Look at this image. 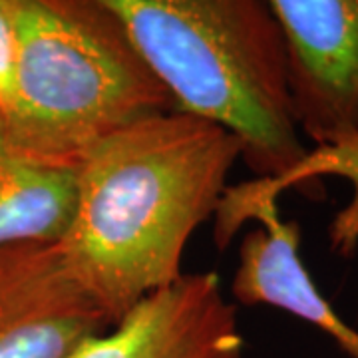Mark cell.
<instances>
[{
    "label": "cell",
    "mask_w": 358,
    "mask_h": 358,
    "mask_svg": "<svg viewBox=\"0 0 358 358\" xmlns=\"http://www.w3.org/2000/svg\"><path fill=\"white\" fill-rule=\"evenodd\" d=\"M217 217L219 249H225L243 221H259L239 247V267L231 281L233 299L245 307L281 308L327 334L345 357L358 358V329L334 310L305 267L299 221L282 219L275 197H261L241 185L227 189Z\"/></svg>",
    "instance_id": "5"
},
{
    "label": "cell",
    "mask_w": 358,
    "mask_h": 358,
    "mask_svg": "<svg viewBox=\"0 0 358 358\" xmlns=\"http://www.w3.org/2000/svg\"><path fill=\"white\" fill-rule=\"evenodd\" d=\"M112 329L78 285L58 243L0 249V358H66Z\"/></svg>",
    "instance_id": "6"
},
{
    "label": "cell",
    "mask_w": 358,
    "mask_h": 358,
    "mask_svg": "<svg viewBox=\"0 0 358 358\" xmlns=\"http://www.w3.org/2000/svg\"><path fill=\"white\" fill-rule=\"evenodd\" d=\"M237 159L233 134L176 110L117 129L78 166L58 245L112 327L183 277L187 243L217 213Z\"/></svg>",
    "instance_id": "1"
},
{
    "label": "cell",
    "mask_w": 358,
    "mask_h": 358,
    "mask_svg": "<svg viewBox=\"0 0 358 358\" xmlns=\"http://www.w3.org/2000/svg\"><path fill=\"white\" fill-rule=\"evenodd\" d=\"M74 173L36 166L10 143L0 114V249L58 243L74 209Z\"/></svg>",
    "instance_id": "8"
},
{
    "label": "cell",
    "mask_w": 358,
    "mask_h": 358,
    "mask_svg": "<svg viewBox=\"0 0 358 358\" xmlns=\"http://www.w3.org/2000/svg\"><path fill=\"white\" fill-rule=\"evenodd\" d=\"M16 32H14L13 14L8 0H0V114H4L10 106L16 78Z\"/></svg>",
    "instance_id": "9"
},
{
    "label": "cell",
    "mask_w": 358,
    "mask_h": 358,
    "mask_svg": "<svg viewBox=\"0 0 358 358\" xmlns=\"http://www.w3.org/2000/svg\"><path fill=\"white\" fill-rule=\"evenodd\" d=\"M66 358H245L237 308L217 273H183Z\"/></svg>",
    "instance_id": "7"
},
{
    "label": "cell",
    "mask_w": 358,
    "mask_h": 358,
    "mask_svg": "<svg viewBox=\"0 0 358 358\" xmlns=\"http://www.w3.org/2000/svg\"><path fill=\"white\" fill-rule=\"evenodd\" d=\"M287 40L294 122L317 148L358 138V0H268Z\"/></svg>",
    "instance_id": "4"
},
{
    "label": "cell",
    "mask_w": 358,
    "mask_h": 358,
    "mask_svg": "<svg viewBox=\"0 0 358 358\" xmlns=\"http://www.w3.org/2000/svg\"><path fill=\"white\" fill-rule=\"evenodd\" d=\"M176 110L241 141L261 195L320 178L294 122L282 26L265 0H110Z\"/></svg>",
    "instance_id": "2"
},
{
    "label": "cell",
    "mask_w": 358,
    "mask_h": 358,
    "mask_svg": "<svg viewBox=\"0 0 358 358\" xmlns=\"http://www.w3.org/2000/svg\"><path fill=\"white\" fill-rule=\"evenodd\" d=\"M18 60L2 114L36 166L74 173L108 136L176 112L110 0H8Z\"/></svg>",
    "instance_id": "3"
}]
</instances>
